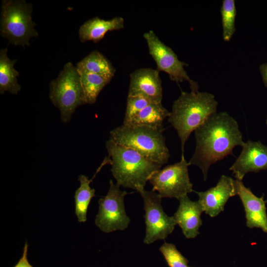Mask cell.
<instances>
[{
  "label": "cell",
  "instance_id": "obj_1",
  "mask_svg": "<svg viewBox=\"0 0 267 267\" xmlns=\"http://www.w3.org/2000/svg\"><path fill=\"white\" fill-rule=\"evenodd\" d=\"M194 132L196 147L188 163L200 169L205 180L212 164L244 143L237 121L225 111L212 115Z\"/></svg>",
  "mask_w": 267,
  "mask_h": 267
},
{
  "label": "cell",
  "instance_id": "obj_2",
  "mask_svg": "<svg viewBox=\"0 0 267 267\" xmlns=\"http://www.w3.org/2000/svg\"><path fill=\"white\" fill-rule=\"evenodd\" d=\"M218 102L214 94L198 91H182L173 104L168 122L176 130L184 158L185 144L191 133L217 112Z\"/></svg>",
  "mask_w": 267,
  "mask_h": 267
},
{
  "label": "cell",
  "instance_id": "obj_3",
  "mask_svg": "<svg viewBox=\"0 0 267 267\" xmlns=\"http://www.w3.org/2000/svg\"><path fill=\"white\" fill-rule=\"evenodd\" d=\"M105 147L110 158L111 171L119 186L130 188L138 193L162 165L147 159L131 148L107 140Z\"/></svg>",
  "mask_w": 267,
  "mask_h": 267
},
{
  "label": "cell",
  "instance_id": "obj_4",
  "mask_svg": "<svg viewBox=\"0 0 267 267\" xmlns=\"http://www.w3.org/2000/svg\"><path fill=\"white\" fill-rule=\"evenodd\" d=\"M163 127L122 124L110 132L109 140L137 152L155 163L163 165L170 156L163 133Z\"/></svg>",
  "mask_w": 267,
  "mask_h": 267
},
{
  "label": "cell",
  "instance_id": "obj_5",
  "mask_svg": "<svg viewBox=\"0 0 267 267\" xmlns=\"http://www.w3.org/2000/svg\"><path fill=\"white\" fill-rule=\"evenodd\" d=\"M33 7L23 0L2 1L0 15L1 35L14 45L29 46L31 37H37L36 23L32 19Z\"/></svg>",
  "mask_w": 267,
  "mask_h": 267
},
{
  "label": "cell",
  "instance_id": "obj_6",
  "mask_svg": "<svg viewBox=\"0 0 267 267\" xmlns=\"http://www.w3.org/2000/svg\"><path fill=\"white\" fill-rule=\"evenodd\" d=\"M49 98L60 112L61 121L70 122L76 108L86 104L76 66L66 63L58 77L49 84Z\"/></svg>",
  "mask_w": 267,
  "mask_h": 267
},
{
  "label": "cell",
  "instance_id": "obj_7",
  "mask_svg": "<svg viewBox=\"0 0 267 267\" xmlns=\"http://www.w3.org/2000/svg\"><path fill=\"white\" fill-rule=\"evenodd\" d=\"M188 166L184 157L178 162L156 171L148 180L152 190L157 191L162 198H175L178 200L194 191L189 177Z\"/></svg>",
  "mask_w": 267,
  "mask_h": 267
},
{
  "label": "cell",
  "instance_id": "obj_8",
  "mask_svg": "<svg viewBox=\"0 0 267 267\" xmlns=\"http://www.w3.org/2000/svg\"><path fill=\"white\" fill-rule=\"evenodd\" d=\"M127 194L110 180L107 194L98 200L99 210L95 219L96 225L103 232L110 233L128 227L130 219L126 214L124 205Z\"/></svg>",
  "mask_w": 267,
  "mask_h": 267
},
{
  "label": "cell",
  "instance_id": "obj_9",
  "mask_svg": "<svg viewBox=\"0 0 267 267\" xmlns=\"http://www.w3.org/2000/svg\"><path fill=\"white\" fill-rule=\"evenodd\" d=\"M143 38L158 71L165 72L171 81L178 84L186 81L189 84L191 91H198V83L190 79L184 69L187 64L179 60L173 49L164 44L153 31L144 33Z\"/></svg>",
  "mask_w": 267,
  "mask_h": 267
},
{
  "label": "cell",
  "instance_id": "obj_10",
  "mask_svg": "<svg viewBox=\"0 0 267 267\" xmlns=\"http://www.w3.org/2000/svg\"><path fill=\"white\" fill-rule=\"evenodd\" d=\"M143 199L146 224L144 243L150 244L158 240H164L174 230L176 222L173 217L164 211L162 198L158 193L145 189L139 192Z\"/></svg>",
  "mask_w": 267,
  "mask_h": 267
},
{
  "label": "cell",
  "instance_id": "obj_11",
  "mask_svg": "<svg viewBox=\"0 0 267 267\" xmlns=\"http://www.w3.org/2000/svg\"><path fill=\"white\" fill-rule=\"evenodd\" d=\"M197 201L203 211L212 218L224 210L225 204L231 197L237 195V180L222 175L216 186L205 191L196 192Z\"/></svg>",
  "mask_w": 267,
  "mask_h": 267
},
{
  "label": "cell",
  "instance_id": "obj_12",
  "mask_svg": "<svg viewBox=\"0 0 267 267\" xmlns=\"http://www.w3.org/2000/svg\"><path fill=\"white\" fill-rule=\"evenodd\" d=\"M229 168L236 179L242 181L246 174L267 169V146L259 141L248 140Z\"/></svg>",
  "mask_w": 267,
  "mask_h": 267
},
{
  "label": "cell",
  "instance_id": "obj_13",
  "mask_svg": "<svg viewBox=\"0 0 267 267\" xmlns=\"http://www.w3.org/2000/svg\"><path fill=\"white\" fill-rule=\"evenodd\" d=\"M128 96H140L151 102L161 103L163 89L159 71L150 68L134 70L130 75Z\"/></svg>",
  "mask_w": 267,
  "mask_h": 267
},
{
  "label": "cell",
  "instance_id": "obj_14",
  "mask_svg": "<svg viewBox=\"0 0 267 267\" xmlns=\"http://www.w3.org/2000/svg\"><path fill=\"white\" fill-rule=\"evenodd\" d=\"M237 195L244 208L247 226L259 228L267 233V214L264 196H256L249 188L245 186L242 181L237 180Z\"/></svg>",
  "mask_w": 267,
  "mask_h": 267
},
{
  "label": "cell",
  "instance_id": "obj_15",
  "mask_svg": "<svg viewBox=\"0 0 267 267\" xmlns=\"http://www.w3.org/2000/svg\"><path fill=\"white\" fill-rule=\"evenodd\" d=\"M179 204L173 217L187 238H194L199 234L202 224L203 210L198 201L191 200L187 195L178 199Z\"/></svg>",
  "mask_w": 267,
  "mask_h": 267
},
{
  "label": "cell",
  "instance_id": "obj_16",
  "mask_svg": "<svg viewBox=\"0 0 267 267\" xmlns=\"http://www.w3.org/2000/svg\"><path fill=\"white\" fill-rule=\"evenodd\" d=\"M124 23L122 17H115L109 20L93 17L86 21L80 27V40L83 43L88 41L97 43L102 40L108 32L123 29Z\"/></svg>",
  "mask_w": 267,
  "mask_h": 267
},
{
  "label": "cell",
  "instance_id": "obj_17",
  "mask_svg": "<svg viewBox=\"0 0 267 267\" xmlns=\"http://www.w3.org/2000/svg\"><path fill=\"white\" fill-rule=\"evenodd\" d=\"M76 68L80 74H93L110 80L116 72L110 61L97 50L92 51L77 63Z\"/></svg>",
  "mask_w": 267,
  "mask_h": 267
},
{
  "label": "cell",
  "instance_id": "obj_18",
  "mask_svg": "<svg viewBox=\"0 0 267 267\" xmlns=\"http://www.w3.org/2000/svg\"><path fill=\"white\" fill-rule=\"evenodd\" d=\"M6 48L0 51V93L7 91L13 94H16L21 89L18 83L17 77L19 73L14 68L17 60H11L7 54Z\"/></svg>",
  "mask_w": 267,
  "mask_h": 267
},
{
  "label": "cell",
  "instance_id": "obj_19",
  "mask_svg": "<svg viewBox=\"0 0 267 267\" xmlns=\"http://www.w3.org/2000/svg\"><path fill=\"white\" fill-rule=\"evenodd\" d=\"M170 114L161 103L151 102L142 109L127 125L162 128L164 120Z\"/></svg>",
  "mask_w": 267,
  "mask_h": 267
},
{
  "label": "cell",
  "instance_id": "obj_20",
  "mask_svg": "<svg viewBox=\"0 0 267 267\" xmlns=\"http://www.w3.org/2000/svg\"><path fill=\"white\" fill-rule=\"evenodd\" d=\"M94 177L90 179L85 175H81L78 180L80 182L79 187L75 193V214L80 222L87 221V213L91 199L95 196V189L91 188L90 183Z\"/></svg>",
  "mask_w": 267,
  "mask_h": 267
},
{
  "label": "cell",
  "instance_id": "obj_21",
  "mask_svg": "<svg viewBox=\"0 0 267 267\" xmlns=\"http://www.w3.org/2000/svg\"><path fill=\"white\" fill-rule=\"evenodd\" d=\"M80 75L86 104H92L96 101L103 88L111 80L93 74L85 73Z\"/></svg>",
  "mask_w": 267,
  "mask_h": 267
},
{
  "label": "cell",
  "instance_id": "obj_22",
  "mask_svg": "<svg viewBox=\"0 0 267 267\" xmlns=\"http://www.w3.org/2000/svg\"><path fill=\"white\" fill-rule=\"evenodd\" d=\"M222 38L224 41L229 42L235 31V21L236 8L234 0H223L221 8Z\"/></svg>",
  "mask_w": 267,
  "mask_h": 267
},
{
  "label": "cell",
  "instance_id": "obj_23",
  "mask_svg": "<svg viewBox=\"0 0 267 267\" xmlns=\"http://www.w3.org/2000/svg\"><path fill=\"white\" fill-rule=\"evenodd\" d=\"M160 251L170 267H188V261L172 243L165 242L160 247Z\"/></svg>",
  "mask_w": 267,
  "mask_h": 267
},
{
  "label": "cell",
  "instance_id": "obj_24",
  "mask_svg": "<svg viewBox=\"0 0 267 267\" xmlns=\"http://www.w3.org/2000/svg\"><path fill=\"white\" fill-rule=\"evenodd\" d=\"M151 102L140 96H128L123 124H128L142 109Z\"/></svg>",
  "mask_w": 267,
  "mask_h": 267
},
{
  "label": "cell",
  "instance_id": "obj_25",
  "mask_svg": "<svg viewBox=\"0 0 267 267\" xmlns=\"http://www.w3.org/2000/svg\"><path fill=\"white\" fill-rule=\"evenodd\" d=\"M28 248V245L26 242L23 248L22 256L14 267H33L29 263L27 259Z\"/></svg>",
  "mask_w": 267,
  "mask_h": 267
},
{
  "label": "cell",
  "instance_id": "obj_26",
  "mask_svg": "<svg viewBox=\"0 0 267 267\" xmlns=\"http://www.w3.org/2000/svg\"><path fill=\"white\" fill-rule=\"evenodd\" d=\"M260 71L262 77L263 83L267 88V62L260 66Z\"/></svg>",
  "mask_w": 267,
  "mask_h": 267
},
{
  "label": "cell",
  "instance_id": "obj_27",
  "mask_svg": "<svg viewBox=\"0 0 267 267\" xmlns=\"http://www.w3.org/2000/svg\"><path fill=\"white\" fill-rule=\"evenodd\" d=\"M265 202H266V203H267V199L265 200Z\"/></svg>",
  "mask_w": 267,
  "mask_h": 267
},
{
  "label": "cell",
  "instance_id": "obj_28",
  "mask_svg": "<svg viewBox=\"0 0 267 267\" xmlns=\"http://www.w3.org/2000/svg\"><path fill=\"white\" fill-rule=\"evenodd\" d=\"M266 124L267 125V119H266Z\"/></svg>",
  "mask_w": 267,
  "mask_h": 267
}]
</instances>
